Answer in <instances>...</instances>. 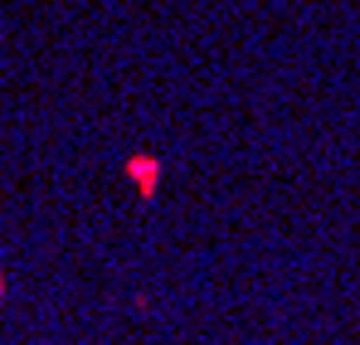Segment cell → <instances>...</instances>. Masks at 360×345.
<instances>
[{
    "label": "cell",
    "instance_id": "cell-1",
    "mask_svg": "<svg viewBox=\"0 0 360 345\" xmlns=\"http://www.w3.org/2000/svg\"><path fill=\"white\" fill-rule=\"evenodd\" d=\"M127 171L136 175V185H141V190H146V195H151V190H156V161H131V166H127Z\"/></svg>",
    "mask_w": 360,
    "mask_h": 345
}]
</instances>
